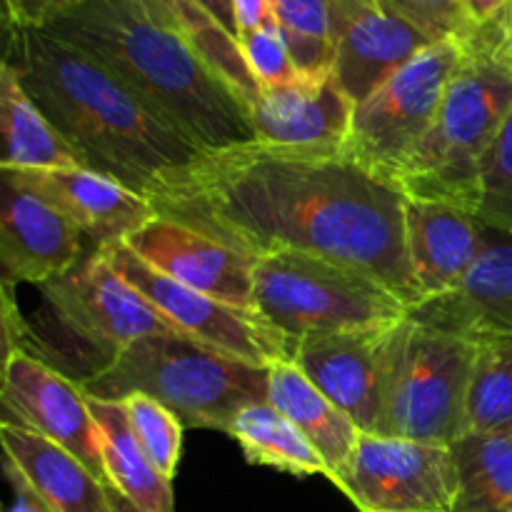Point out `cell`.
<instances>
[{
	"mask_svg": "<svg viewBox=\"0 0 512 512\" xmlns=\"http://www.w3.org/2000/svg\"><path fill=\"white\" fill-rule=\"evenodd\" d=\"M43 30L93 55L200 153L258 140L248 105L188 38L133 5L85 0Z\"/></svg>",
	"mask_w": 512,
	"mask_h": 512,
	"instance_id": "cell-3",
	"label": "cell"
},
{
	"mask_svg": "<svg viewBox=\"0 0 512 512\" xmlns=\"http://www.w3.org/2000/svg\"><path fill=\"white\" fill-rule=\"evenodd\" d=\"M108 495H110V505H113V512H148V510H143V508H138V505L130 503L125 495H120L118 490L110 488V485H108Z\"/></svg>",
	"mask_w": 512,
	"mask_h": 512,
	"instance_id": "cell-40",
	"label": "cell"
},
{
	"mask_svg": "<svg viewBox=\"0 0 512 512\" xmlns=\"http://www.w3.org/2000/svg\"><path fill=\"white\" fill-rule=\"evenodd\" d=\"M268 403L308 438V443L328 465L330 475L345 463L363 435V430L333 400L325 398L310 383L295 360H283L268 368Z\"/></svg>",
	"mask_w": 512,
	"mask_h": 512,
	"instance_id": "cell-23",
	"label": "cell"
},
{
	"mask_svg": "<svg viewBox=\"0 0 512 512\" xmlns=\"http://www.w3.org/2000/svg\"><path fill=\"white\" fill-rule=\"evenodd\" d=\"M500 28H503L505 35H512V0H510V5H508V13H505L503 23H500Z\"/></svg>",
	"mask_w": 512,
	"mask_h": 512,
	"instance_id": "cell-41",
	"label": "cell"
},
{
	"mask_svg": "<svg viewBox=\"0 0 512 512\" xmlns=\"http://www.w3.org/2000/svg\"><path fill=\"white\" fill-rule=\"evenodd\" d=\"M395 13L403 15L408 23L433 43L440 40H470L478 33V25L470 20L463 0H385Z\"/></svg>",
	"mask_w": 512,
	"mask_h": 512,
	"instance_id": "cell-32",
	"label": "cell"
},
{
	"mask_svg": "<svg viewBox=\"0 0 512 512\" xmlns=\"http://www.w3.org/2000/svg\"><path fill=\"white\" fill-rule=\"evenodd\" d=\"M485 243V225L438 200H405V245L420 305L463 283Z\"/></svg>",
	"mask_w": 512,
	"mask_h": 512,
	"instance_id": "cell-19",
	"label": "cell"
},
{
	"mask_svg": "<svg viewBox=\"0 0 512 512\" xmlns=\"http://www.w3.org/2000/svg\"><path fill=\"white\" fill-rule=\"evenodd\" d=\"M25 323L20 320V310L13 300V285L3 280V358L23 348Z\"/></svg>",
	"mask_w": 512,
	"mask_h": 512,
	"instance_id": "cell-35",
	"label": "cell"
},
{
	"mask_svg": "<svg viewBox=\"0 0 512 512\" xmlns=\"http://www.w3.org/2000/svg\"><path fill=\"white\" fill-rule=\"evenodd\" d=\"M233 13L235 23H238V35L260 28L265 23H273L270 0H233Z\"/></svg>",
	"mask_w": 512,
	"mask_h": 512,
	"instance_id": "cell-37",
	"label": "cell"
},
{
	"mask_svg": "<svg viewBox=\"0 0 512 512\" xmlns=\"http://www.w3.org/2000/svg\"><path fill=\"white\" fill-rule=\"evenodd\" d=\"M40 290L55 323L80 345L103 355V368L135 340L178 333L100 250Z\"/></svg>",
	"mask_w": 512,
	"mask_h": 512,
	"instance_id": "cell-11",
	"label": "cell"
},
{
	"mask_svg": "<svg viewBox=\"0 0 512 512\" xmlns=\"http://www.w3.org/2000/svg\"><path fill=\"white\" fill-rule=\"evenodd\" d=\"M408 315L473 343L512 338V235L485 228V243L463 283Z\"/></svg>",
	"mask_w": 512,
	"mask_h": 512,
	"instance_id": "cell-18",
	"label": "cell"
},
{
	"mask_svg": "<svg viewBox=\"0 0 512 512\" xmlns=\"http://www.w3.org/2000/svg\"><path fill=\"white\" fill-rule=\"evenodd\" d=\"M253 308L295 345L310 335L390 328L410 310L368 270L298 250L255 258Z\"/></svg>",
	"mask_w": 512,
	"mask_h": 512,
	"instance_id": "cell-6",
	"label": "cell"
},
{
	"mask_svg": "<svg viewBox=\"0 0 512 512\" xmlns=\"http://www.w3.org/2000/svg\"><path fill=\"white\" fill-rule=\"evenodd\" d=\"M3 423L20 425L73 453L103 483L100 433L83 385L20 348L3 358Z\"/></svg>",
	"mask_w": 512,
	"mask_h": 512,
	"instance_id": "cell-12",
	"label": "cell"
},
{
	"mask_svg": "<svg viewBox=\"0 0 512 512\" xmlns=\"http://www.w3.org/2000/svg\"><path fill=\"white\" fill-rule=\"evenodd\" d=\"M0 128L3 158L0 170L90 168L88 160L65 140V135L35 105L20 75L8 60L0 68Z\"/></svg>",
	"mask_w": 512,
	"mask_h": 512,
	"instance_id": "cell-22",
	"label": "cell"
},
{
	"mask_svg": "<svg viewBox=\"0 0 512 512\" xmlns=\"http://www.w3.org/2000/svg\"><path fill=\"white\" fill-rule=\"evenodd\" d=\"M463 5L478 28H488L503 23L510 0H463Z\"/></svg>",
	"mask_w": 512,
	"mask_h": 512,
	"instance_id": "cell-38",
	"label": "cell"
},
{
	"mask_svg": "<svg viewBox=\"0 0 512 512\" xmlns=\"http://www.w3.org/2000/svg\"><path fill=\"white\" fill-rule=\"evenodd\" d=\"M90 413L100 433L105 478L110 488L148 512H175L173 483L155 470L138 443L125 405L88 395Z\"/></svg>",
	"mask_w": 512,
	"mask_h": 512,
	"instance_id": "cell-24",
	"label": "cell"
},
{
	"mask_svg": "<svg viewBox=\"0 0 512 512\" xmlns=\"http://www.w3.org/2000/svg\"><path fill=\"white\" fill-rule=\"evenodd\" d=\"M353 115L355 103L325 73L260 90L250 123L255 138L268 145H345Z\"/></svg>",
	"mask_w": 512,
	"mask_h": 512,
	"instance_id": "cell-20",
	"label": "cell"
},
{
	"mask_svg": "<svg viewBox=\"0 0 512 512\" xmlns=\"http://www.w3.org/2000/svg\"><path fill=\"white\" fill-rule=\"evenodd\" d=\"M333 75L355 105L388 83L420 50L428 35L385 0H333Z\"/></svg>",
	"mask_w": 512,
	"mask_h": 512,
	"instance_id": "cell-13",
	"label": "cell"
},
{
	"mask_svg": "<svg viewBox=\"0 0 512 512\" xmlns=\"http://www.w3.org/2000/svg\"><path fill=\"white\" fill-rule=\"evenodd\" d=\"M510 115L512 53L498 23L465 40L433 130L395 178L400 193L475 215L483 163Z\"/></svg>",
	"mask_w": 512,
	"mask_h": 512,
	"instance_id": "cell-4",
	"label": "cell"
},
{
	"mask_svg": "<svg viewBox=\"0 0 512 512\" xmlns=\"http://www.w3.org/2000/svg\"><path fill=\"white\" fill-rule=\"evenodd\" d=\"M388 328L310 335L295 345V365L363 433H375L383 398Z\"/></svg>",
	"mask_w": 512,
	"mask_h": 512,
	"instance_id": "cell-17",
	"label": "cell"
},
{
	"mask_svg": "<svg viewBox=\"0 0 512 512\" xmlns=\"http://www.w3.org/2000/svg\"><path fill=\"white\" fill-rule=\"evenodd\" d=\"M330 483L360 512H455L458 470L450 448L363 433Z\"/></svg>",
	"mask_w": 512,
	"mask_h": 512,
	"instance_id": "cell-9",
	"label": "cell"
},
{
	"mask_svg": "<svg viewBox=\"0 0 512 512\" xmlns=\"http://www.w3.org/2000/svg\"><path fill=\"white\" fill-rule=\"evenodd\" d=\"M450 453L460 483L455 512H512V435L465 433Z\"/></svg>",
	"mask_w": 512,
	"mask_h": 512,
	"instance_id": "cell-26",
	"label": "cell"
},
{
	"mask_svg": "<svg viewBox=\"0 0 512 512\" xmlns=\"http://www.w3.org/2000/svg\"><path fill=\"white\" fill-rule=\"evenodd\" d=\"M145 198L250 258L298 250L363 268L410 310L420 305L405 245V195L345 145L253 140L205 150Z\"/></svg>",
	"mask_w": 512,
	"mask_h": 512,
	"instance_id": "cell-1",
	"label": "cell"
},
{
	"mask_svg": "<svg viewBox=\"0 0 512 512\" xmlns=\"http://www.w3.org/2000/svg\"><path fill=\"white\" fill-rule=\"evenodd\" d=\"M505 40H508V48H510V53H512V35H505Z\"/></svg>",
	"mask_w": 512,
	"mask_h": 512,
	"instance_id": "cell-42",
	"label": "cell"
},
{
	"mask_svg": "<svg viewBox=\"0 0 512 512\" xmlns=\"http://www.w3.org/2000/svg\"><path fill=\"white\" fill-rule=\"evenodd\" d=\"M165 3H168V8L173 10L183 35L188 33L195 23H200V20L210 15V18L218 20L230 35L238 38V23H235L233 0H165Z\"/></svg>",
	"mask_w": 512,
	"mask_h": 512,
	"instance_id": "cell-34",
	"label": "cell"
},
{
	"mask_svg": "<svg viewBox=\"0 0 512 512\" xmlns=\"http://www.w3.org/2000/svg\"><path fill=\"white\" fill-rule=\"evenodd\" d=\"M3 470H5V478H8L10 488H13V493H15L13 508H10L8 512H50L48 505H45L43 500H40V495L33 490V485L25 480V475L20 473V470L15 468L10 460H5Z\"/></svg>",
	"mask_w": 512,
	"mask_h": 512,
	"instance_id": "cell-36",
	"label": "cell"
},
{
	"mask_svg": "<svg viewBox=\"0 0 512 512\" xmlns=\"http://www.w3.org/2000/svg\"><path fill=\"white\" fill-rule=\"evenodd\" d=\"M238 43L260 90L280 88V85H288L300 78L298 65H295L288 43H285L275 20L248 30V33H240Z\"/></svg>",
	"mask_w": 512,
	"mask_h": 512,
	"instance_id": "cell-31",
	"label": "cell"
},
{
	"mask_svg": "<svg viewBox=\"0 0 512 512\" xmlns=\"http://www.w3.org/2000/svg\"><path fill=\"white\" fill-rule=\"evenodd\" d=\"M80 3L85 0H3L5 23L13 28L43 30Z\"/></svg>",
	"mask_w": 512,
	"mask_h": 512,
	"instance_id": "cell-33",
	"label": "cell"
},
{
	"mask_svg": "<svg viewBox=\"0 0 512 512\" xmlns=\"http://www.w3.org/2000/svg\"><path fill=\"white\" fill-rule=\"evenodd\" d=\"M0 443L5 460L25 475L50 512H113L108 483L53 440L0 423Z\"/></svg>",
	"mask_w": 512,
	"mask_h": 512,
	"instance_id": "cell-21",
	"label": "cell"
},
{
	"mask_svg": "<svg viewBox=\"0 0 512 512\" xmlns=\"http://www.w3.org/2000/svg\"><path fill=\"white\" fill-rule=\"evenodd\" d=\"M333 0H270L275 25L288 43L300 75L333 68Z\"/></svg>",
	"mask_w": 512,
	"mask_h": 512,
	"instance_id": "cell-28",
	"label": "cell"
},
{
	"mask_svg": "<svg viewBox=\"0 0 512 512\" xmlns=\"http://www.w3.org/2000/svg\"><path fill=\"white\" fill-rule=\"evenodd\" d=\"M95 250H100L103 258L135 285L178 333L258 368L295 358L293 340L285 338L255 310L235 308L168 278L125 243H110Z\"/></svg>",
	"mask_w": 512,
	"mask_h": 512,
	"instance_id": "cell-10",
	"label": "cell"
},
{
	"mask_svg": "<svg viewBox=\"0 0 512 512\" xmlns=\"http://www.w3.org/2000/svg\"><path fill=\"white\" fill-rule=\"evenodd\" d=\"M5 60L90 168L135 193L148 195L163 175L200 155L103 63L48 30L8 25Z\"/></svg>",
	"mask_w": 512,
	"mask_h": 512,
	"instance_id": "cell-2",
	"label": "cell"
},
{
	"mask_svg": "<svg viewBox=\"0 0 512 512\" xmlns=\"http://www.w3.org/2000/svg\"><path fill=\"white\" fill-rule=\"evenodd\" d=\"M475 218L485 228L512 235V115L483 163Z\"/></svg>",
	"mask_w": 512,
	"mask_h": 512,
	"instance_id": "cell-30",
	"label": "cell"
},
{
	"mask_svg": "<svg viewBox=\"0 0 512 512\" xmlns=\"http://www.w3.org/2000/svg\"><path fill=\"white\" fill-rule=\"evenodd\" d=\"M10 180L38 195L88 235L95 248L123 243L155 218L145 195L93 168L3 170Z\"/></svg>",
	"mask_w": 512,
	"mask_h": 512,
	"instance_id": "cell-15",
	"label": "cell"
},
{
	"mask_svg": "<svg viewBox=\"0 0 512 512\" xmlns=\"http://www.w3.org/2000/svg\"><path fill=\"white\" fill-rule=\"evenodd\" d=\"M0 263L10 285H48L80 263V228L63 213L20 188L3 173L0 178Z\"/></svg>",
	"mask_w": 512,
	"mask_h": 512,
	"instance_id": "cell-16",
	"label": "cell"
},
{
	"mask_svg": "<svg viewBox=\"0 0 512 512\" xmlns=\"http://www.w3.org/2000/svg\"><path fill=\"white\" fill-rule=\"evenodd\" d=\"M123 3L133 5L138 13H143L145 18L153 20V23H158V25H163V28L175 30V33L183 35V30H180V23L175 20L173 10L168 8V3H165V0H123Z\"/></svg>",
	"mask_w": 512,
	"mask_h": 512,
	"instance_id": "cell-39",
	"label": "cell"
},
{
	"mask_svg": "<svg viewBox=\"0 0 512 512\" xmlns=\"http://www.w3.org/2000/svg\"><path fill=\"white\" fill-rule=\"evenodd\" d=\"M120 403L125 405V413H128L130 425H133L135 438L143 445L148 460L163 478L173 483L175 473H178L180 455H183L185 425L180 423V418L173 410H168L163 403L150 398V395H125Z\"/></svg>",
	"mask_w": 512,
	"mask_h": 512,
	"instance_id": "cell-29",
	"label": "cell"
},
{
	"mask_svg": "<svg viewBox=\"0 0 512 512\" xmlns=\"http://www.w3.org/2000/svg\"><path fill=\"white\" fill-rule=\"evenodd\" d=\"M485 512H510V510H485Z\"/></svg>",
	"mask_w": 512,
	"mask_h": 512,
	"instance_id": "cell-43",
	"label": "cell"
},
{
	"mask_svg": "<svg viewBox=\"0 0 512 512\" xmlns=\"http://www.w3.org/2000/svg\"><path fill=\"white\" fill-rule=\"evenodd\" d=\"M465 433L512 435V338L478 343L465 403Z\"/></svg>",
	"mask_w": 512,
	"mask_h": 512,
	"instance_id": "cell-27",
	"label": "cell"
},
{
	"mask_svg": "<svg viewBox=\"0 0 512 512\" xmlns=\"http://www.w3.org/2000/svg\"><path fill=\"white\" fill-rule=\"evenodd\" d=\"M80 385L103 400L150 395L173 410L185 428L223 433L240 410L268 403V368L245 363L183 333L135 340Z\"/></svg>",
	"mask_w": 512,
	"mask_h": 512,
	"instance_id": "cell-5",
	"label": "cell"
},
{
	"mask_svg": "<svg viewBox=\"0 0 512 512\" xmlns=\"http://www.w3.org/2000/svg\"><path fill=\"white\" fill-rule=\"evenodd\" d=\"M228 435L240 445L250 465L275 468L295 478L330 475L318 450L270 403H255L240 410L230 423Z\"/></svg>",
	"mask_w": 512,
	"mask_h": 512,
	"instance_id": "cell-25",
	"label": "cell"
},
{
	"mask_svg": "<svg viewBox=\"0 0 512 512\" xmlns=\"http://www.w3.org/2000/svg\"><path fill=\"white\" fill-rule=\"evenodd\" d=\"M123 243L168 278L235 308L255 310V258L250 255L158 213Z\"/></svg>",
	"mask_w": 512,
	"mask_h": 512,
	"instance_id": "cell-14",
	"label": "cell"
},
{
	"mask_svg": "<svg viewBox=\"0 0 512 512\" xmlns=\"http://www.w3.org/2000/svg\"><path fill=\"white\" fill-rule=\"evenodd\" d=\"M475 355L478 343L410 315L390 325L375 435L445 448L463 438Z\"/></svg>",
	"mask_w": 512,
	"mask_h": 512,
	"instance_id": "cell-7",
	"label": "cell"
},
{
	"mask_svg": "<svg viewBox=\"0 0 512 512\" xmlns=\"http://www.w3.org/2000/svg\"><path fill=\"white\" fill-rule=\"evenodd\" d=\"M463 53V40H440L420 50L388 83L355 105L345 150L370 173L395 185L433 130Z\"/></svg>",
	"mask_w": 512,
	"mask_h": 512,
	"instance_id": "cell-8",
	"label": "cell"
}]
</instances>
